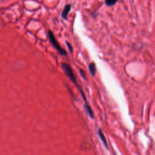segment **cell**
Instances as JSON below:
<instances>
[{
    "label": "cell",
    "instance_id": "4",
    "mask_svg": "<svg viewBox=\"0 0 155 155\" xmlns=\"http://www.w3.org/2000/svg\"><path fill=\"white\" fill-rule=\"evenodd\" d=\"M97 133H98L99 136L100 137L101 140L102 141V142L104 144V145L105 146V147L108 148V145H107V140H106L105 137V136H104V133H103V132H102V131L101 130V128H99Z\"/></svg>",
    "mask_w": 155,
    "mask_h": 155
},
{
    "label": "cell",
    "instance_id": "1",
    "mask_svg": "<svg viewBox=\"0 0 155 155\" xmlns=\"http://www.w3.org/2000/svg\"><path fill=\"white\" fill-rule=\"evenodd\" d=\"M61 67H62V68L63 71L65 73V74L68 76V78L70 79V81L77 87L78 90H79V91H80V93L81 94V96H82V98H83V99L85 101V104L88 103L86 99L85 94L84 93V91L81 88V87L79 85V84H78V82H77L76 76H75V75H74V74L73 73V71L71 67H70V65L68 64H67V63L62 62V63H61Z\"/></svg>",
    "mask_w": 155,
    "mask_h": 155
},
{
    "label": "cell",
    "instance_id": "5",
    "mask_svg": "<svg viewBox=\"0 0 155 155\" xmlns=\"http://www.w3.org/2000/svg\"><path fill=\"white\" fill-rule=\"evenodd\" d=\"M88 69H89V71H90L91 74L94 76L96 72V68L95 64L94 62H91L88 65Z\"/></svg>",
    "mask_w": 155,
    "mask_h": 155
},
{
    "label": "cell",
    "instance_id": "6",
    "mask_svg": "<svg viewBox=\"0 0 155 155\" xmlns=\"http://www.w3.org/2000/svg\"><path fill=\"white\" fill-rule=\"evenodd\" d=\"M84 106H85V108L86 110V111L87 112L88 115L90 116V117L91 118H94V114H93V111H92V109H91V107L88 105V103L85 104Z\"/></svg>",
    "mask_w": 155,
    "mask_h": 155
},
{
    "label": "cell",
    "instance_id": "3",
    "mask_svg": "<svg viewBox=\"0 0 155 155\" xmlns=\"http://www.w3.org/2000/svg\"><path fill=\"white\" fill-rule=\"evenodd\" d=\"M71 9V5L69 4H67L65 5L62 13H61V16L63 19L67 20V16H68V14L70 12Z\"/></svg>",
    "mask_w": 155,
    "mask_h": 155
},
{
    "label": "cell",
    "instance_id": "2",
    "mask_svg": "<svg viewBox=\"0 0 155 155\" xmlns=\"http://www.w3.org/2000/svg\"><path fill=\"white\" fill-rule=\"evenodd\" d=\"M48 37L49 38V40H50V42L52 44L53 47L58 50V51L59 53L60 54H61V55H67L66 51L60 46L59 42L56 40V38L54 37V36L53 33V32L51 30L48 31Z\"/></svg>",
    "mask_w": 155,
    "mask_h": 155
},
{
    "label": "cell",
    "instance_id": "8",
    "mask_svg": "<svg viewBox=\"0 0 155 155\" xmlns=\"http://www.w3.org/2000/svg\"><path fill=\"white\" fill-rule=\"evenodd\" d=\"M79 73H80L81 75L82 76V78L84 79V80L87 81V78H86V74H85V73L84 70H82V69H81V68H80V69H79Z\"/></svg>",
    "mask_w": 155,
    "mask_h": 155
},
{
    "label": "cell",
    "instance_id": "9",
    "mask_svg": "<svg viewBox=\"0 0 155 155\" xmlns=\"http://www.w3.org/2000/svg\"><path fill=\"white\" fill-rule=\"evenodd\" d=\"M66 44H67V47L68 48V50H69L70 52V53H73V48H72L71 45L68 42H67V41H66Z\"/></svg>",
    "mask_w": 155,
    "mask_h": 155
},
{
    "label": "cell",
    "instance_id": "7",
    "mask_svg": "<svg viewBox=\"0 0 155 155\" xmlns=\"http://www.w3.org/2000/svg\"><path fill=\"white\" fill-rule=\"evenodd\" d=\"M117 2V1H113V0H106L105 3L108 6H111L114 5Z\"/></svg>",
    "mask_w": 155,
    "mask_h": 155
}]
</instances>
